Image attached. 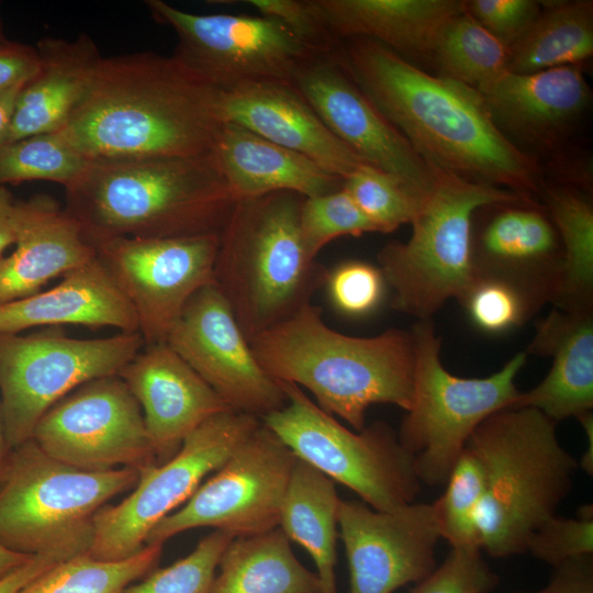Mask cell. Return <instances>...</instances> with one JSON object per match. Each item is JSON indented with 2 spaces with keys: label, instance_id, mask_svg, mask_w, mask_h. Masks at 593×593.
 <instances>
[{
  "label": "cell",
  "instance_id": "cell-1",
  "mask_svg": "<svg viewBox=\"0 0 593 593\" xmlns=\"http://www.w3.org/2000/svg\"><path fill=\"white\" fill-rule=\"evenodd\" d=\"M334 54L429 165L524 198L537 190L535 163L496 126L475 89L433 76L369 38L342 40Z\"/></svg>",
  "mask_w": 593,
  "mask_h": 593
},
{
  "label": "cell",
  "instance_id": "cell-2",
  "mask_svg": "<svg viewBox=\"0 0 593 593\" xmlns=\"http://www.w3.org/2000/svg\"><path fill=\"white\" fill-rule=\"evenodd\" d=\"M220 96L174 55L101 57L56 133L89 161L203 155L224 123Z\"/></svg>",
  "mask_w": 593,
  "mask_h": 593
},
{
  "label": "cell",
  "instance_id": "cell-3",
  "mask_svg": "<svg viewBox=\"0 0 593 593\" xmlns=\"http://www.w3.org/2000/svg\"><path fill=\"white\" fill-rule=\"evenodd\" d=\"M249 344L272 379L305 388L322 410L357 432L366 426L367 410L373 404L404 411L411 406V332L391 328L372 337L345 335L331 328L311 302Z\"/></svg>",
  "mask_w": 593,
  "mask_h": 593
},
{
  "label": "cell",
  "instance_id": "cell-4",
  "mask_svg": "<svg viewBox=\"0 0 593 593\" xmlns=\"http://www.w3.org/2000/svg\"><path fill=\"white\" fill-rule=\"evenodd\" d=\"M65 198L90 243L220 234L236 202L211 152L89 161Z\"/></svg>",
  "mask_w": 593,
  "mask_h": 593
},
{
  "label": "cell",
  "instance_id": "cell-5",
  "mask_svg": "<svg viewBox=\"0 0 593 593\" xmlns=\"http://www.w3.org/2000/svg\"><path fill=\"white\" fill-rule=\"evenodd\" d=\"M556 425L538 410L507 407L485 418L466 444L483 471L475 523L480 548L492 557L525 552L530 535L571 491L579 462Z\"/></svg>",
  "mask_w": 593,
  "mask_h": 593
},
{
  "label": "cell",
  "instance_id": "cell-6",
  "mask_svg": "<svg viewBox=\"0 0 593 593\" xmlns=\"http://www.w3.org/2000/svg\"><path fill=\"white\" fill-rule=\"evenodd\" d=\"M303 197L273 192L235 202L222 231L214 283L250 342L311 303L327 271L304 248Z\"/></svg>",
  "mask_w": 593,
  "mask_h": 593
},
{
  "label": "cell",
  "instance_id": "cell-7",
  "mask_svg": "<svg viewBox=\"0 0 593 593\" xmlns=\"http://www.w3.org/2000/svg\"><path fill=\"white\" fill-rule=\"evenodd\" d=\"M434 168V183L411 222L410 238L389 243L378 254L392 306L417 321H430L447 300H459L472 283L471 227L477 210L524 199Z\"/></svg>",
  "mask_w": 593,
  "mask_h": 593
},
{
  "label": "cell",
  "instance_id": "cell-8",
  "mask_svg": "<svg viewBox=\"0 0 593 593\" xmlns=\"http://www.w3.org/2000/svg\"><path fill=\"white\" fill-rule=\"evenodd\" d=\"M133 468L87 471L45 454L31 438L11 449L0 482V546L24 555L86 544L96 513L137 483Z\"/></svg>",
  "mask_w": 593,
  "mask_h": 593
},
{
  "label": "cell",
  "instance_id": "cell-9",
  "mask_svg": "<svg viewBox=\"0 0 593 593\" xmlns=\"http://www.w3.org/2000/svg\"><path fill=\"white\" fill-rule=\"evenodd\" d=\"M413 396L398 433L413 457L422 484H446L474 429L519 395L515 379L527 359L521 351L485 378H461L445 369L440 339L430 321L413 326Z\"/></svg>",
  "mask_w": 593,
  "mask_h": 593
},
{
  "label": "cell",
  "instance_id": "cell-10",
  "mask_svg": "<svg viewBox=\"0 0 593 593\" xmlns=\"http://www.w3.org/2000/svg\"><path fill=\"white\" fill-rule=\"evenodd\" d=\"M287 402L261 422L301 460L357 493L377 511L415 502L422 483L398 433L376 422L350 430L300 387L279 382Z\"/></svg>",
  "mask_w": 593,
  "mask_h": 593
},
{
  "label": "cell",
  "instance_id": "cell-11",
  "mask_svg": "<svg viewBox=\"0 0 593 593\" xmlns=\"http://www.w3.org/2000/svg\"><path fill=\"white\" fill-rule=\"evenodd\" d=\"M145 346L138 332L82 339L61 327L0 333V405L10 449L30 440L41 417L81 384L119 374Z\"/></svg>",
  "mask_w": 593,
  "mask_h": 593
},
{
  "label": "cell",
  "instance_id": "cell-12",
  "mask_svg": "<svg viewBox=\"0 0 593 593\" xmlns=\"http://www.w3.org/2000/svg\"><path fill=\"white\" fill-rule=\"evenodd\" d=\"M260 424L261 419L232 410L206 419L170 459L139 470L127 497L96 513L87 553L103 561L137 553L152 529L184 504Z\"/></svg>",
  "mask_w": 593,
  "mask_h": 593
},
{
  "label": "cell",
  "instance_id": "cell-13",
  "mask_svg": "<svg viewBox=\"0 0 593 593\" xmlns=\"http://www.w3.org/2000/svg\"><path fill=\"white\" fill-rule=\"evenodd\" d=\"M145 4L157 22L175 31L174 56L220 91L254 82L293 83L298 69L324 53L273 18L197 14L161 0Z\"/></svg>",
  "mask_w": 593,
  "mask_h": 593
},
{
  "label": "cell",
  "instance_id": "cell-14",
  "mask_svg": "<svg viewBox=\"0 0 593 593\" xmlns=\"http://www.w3.org/2000/svg\"><path fill=\"white\" fill-rule=\"evenodd\" d=\"M296 456L262 422L190 499L161 519L145 545H164L189 529L212 527L233 538L279 527Z\"/></svg>",
  "mask_w": 593,
  "mask_h": 593
},
{
  "label": "cell",
  "instance_id": "cell-15",
  "mask_svg": "<svg viewBox=\"0 0 593 593\" xmlns=\"http://www.w3.org/2000/svg\"><path fill=\"white\" fill-rule=\"evenodd\" d=\"M219 243L220 234L91 242L133 307L145 345L165 343L188 301L214 283Z\"/></svg>",
  "mask_w": 593,
  "mask_h": 593
},
{
  "label": "cell",
  "instance_id": "cell-16",
  "mask_svg": "<svg viewBox=\"0 0 593 593\" xmlns=\"http://www.w3.org/2000/svg\"><path fill=\"white\" fill-rule=\"evenodd\" d=\"M32 439L48 456L87 471L157 465L139 404L118 376L88 381L55 403Z\"/></svg>",
  "mask_w": 593,
  "mask_h": 593
},
{
  "label": "cell",
  "instance_id": "cell-17",
  "mask_svg": "<svg viewBox=\"0 0 593 593\" xmlns=\"http://www.w3.org/2000/svg\"><path fill=\"white\" fill-rule=\"evenodd\" d=\"M165 343L231 410L262 419L284 406L287 399L280 383L257 361L215 283L188 301Z\"/></svg>",
  "mask_w": 593,
  "mask_h": 593
},
{
  "label": "cell",
  "instance_id": "cell-18",
  "mask_svg": "<svg viewBox=\"0 0 593 593\" xmlns=\"http://www.w3.org/2000/svg\"><path fill=\"white\" fill-rule=\"evenodd\" d=\"M338 527L349 570L348 593H393L436 568L435 548L441 537L433 503L377 511L340 499Z\"/></svg>",
  "mask_w": 593,
  "mask_h": 593
},
{
  "label": "cell",
  "instance_id": "cell-19",
  "mask_svg": "<svg viewBox=\"0 0 593 593\" xmlns=\"http://www.w3.org/2000/svg\"><path fill=\"white\" fill-rule=\"evenodd\" d=\"M293 85L338 139L367 164L394 176L424 199L435 180L434 166L359 89L334 52L306 60L298 69Z\"/></svg>",
  "mask_w": 593,
  "mask_h": 593
},
{
  "label": "cell",
  "instance_id": "cell-20",
  "mask_svg": "<svg viewBox=\"0 0 593 593\" xmlns=\"http://www.w3.org/2000/svg\"><path fill=\"white\" fill-rule=\"evenodd\" d=\"M473 279H495L524 292L539 309L553 303L562 279V247L546 208L530 199L488 204L473 215Z\"/></svg>",
  "mask_w": 593,
  "mask_h": 593
},
{
  "label": "cell",
  "instance_id": "cell-21",
  "mask_svg": "<svg viewBox=\"0 0 593 593\" xmlns=\"http://www.w3.org/2000/svg\"><path fill=\"white\" fill-rule=\"evenodd\" d=\"M118 376L139 404L152 447L163 462L202 423L231 411L166 343L145 345Z\"/></svg>",
  "mask_w": 593,
  "mask_h": 593
},
{
  "label": "cell",
  "instance_id": "cell-22",
  "mask_svg": "<svg viewBox=\"0 0 593 593\" xmlns=\"http://www.w3.org/2000/svg\"><path fill=\"white\" fill-rule=\"evenodd\" d=\"M220 107L223 122L301 154L342 180L367 164L328 130L293 83L254 82L221 91Z\"/></svg>",
  "mask_w": 593,
  "mask_h": 593
},
{
  "label": "cell",
  "instance_id": "cell-23",
  "mask_svg": "<svg viewBox=\"0 0 593 593\" xmlns=\"http://www.w3.org/2000/svg\"><path fill=\"white\" fill-rule=\"evenodd\" d=\"M15 249L0 257V305L41 292L97 257L81 224L51 195L15 202Z\"/></svg>",
  "mask_w": 593,
  "mask_h": 593
},
{
  "label": "cell",
  "instance_id": "cell-24",
  "mask_svg": "<svg viewBox=\"0 0 593 593\" xmlns=\"http://www.w3.org/2000/svg\"><path fill=\"white\" fill-rule=\"evenodd\" d=\"M68 324L138 332L133 307L98 257L65 273L52 289L0 305V333Z\"/></svg>",
  "mask_w": 593,
  "mask_h": 593
},
{
  "label": "cell",
  "instance_id": "cell-25",
  "mask_svg": "<svg viewBox=\"0 0 593 593\" xmlns=\"http://www.w3.org/2000/svg\"><path fill=\"white\" fill-rule=\"evenodd\" d=\"M525 353L551 357L552 365L544 380L519 392L511 407L538 410L555 423L592 412L593 311L555 307L538 323Z\"/></svg>",
  "mask_w": 593,
  "mask_h": 593
},
{
  "label": "cell",
  "instance_id": "cell-26",
  "mask_svg": "<svg viewBox=\"0 0 593 593\" xmlns=\"http://www.w3.org/2000/svg\"><path fill=\"white\" fill-rule=\"evenodd\" d=\"M210 152L235 201L282 191L310 198L343 187L307 157L235 123L222 124Z\"/></svg>",
  "mask_w": 593,
  "mask_h": 593
},
{
  "label": "cell",
  "instance_id": "cell-27",
  "mask_svg": "<svg viewBox=\"0 0 593 593\" xmlns=\"http://www.w3.org/2000/svg\"><path fill=\"white\" fill-rule=\"evenodd\" d=\"M478 92L504 134L530 141H545L560 132L589 100L588 83L575 66L529 74L507 70Z\"/></svg>",
  "mask_w": 593,
  "mask_h": 593
},
{
  "label": "cell",
  "instance_id": "cell-28",
  "mask_svg": "<svg viewBox=\"0 0 593 593\" xmlns=\"http://www.w3.org/2000/svg\"><path fill=\"white\" fill-rule=\"evenodd\" d=\"M331 35L373 40L399 55L429 56L445 25L465 10L459 0H313Z\"/></svg>",
  "mask_w": 593,
  "mask_h": 593
},
{
  "label": "cell",
  "instance_id": "cell-29",
  "mask_svg": "<svg viewBox=\"0 0 593 593\" xmlns=\"http://www.w3.org/2000/svg\"><path fill=\"white\" fill-rule=\"evenodd\" d=\"M36 51L38 68L19 93L5 144L59 131L86 94L102 57L85 33L76 40L43 38Z\"/></svg>",
  "mask_w": 593,
  "mask_h": 593
},
{
  "label": "cell",
  "instance_id": "cell-30",
  "mask_svg": "<svg viewBox=\"0 0 593 593\" xmlns=\"http://www.w3.org/2000/svg\"><path fill=\"white\" fill-rule=\"evenodd\" d=\"M217 569L209 593H324L317 573L298 560L279 527L233 538Z\"/></svg>",
  "mask_w": 593,
  "mask_h": 593
},
{
  "label": "cell",
  "instance_id": "cell-31",
  "mask_svg": "<svg viewBox=\"0 0 593 593\" xmlns=\"http://www.w3.org/2000/svg\"><path fill=\"white\" fill-rule=\"evenodd\" d=\"M340 499L335 482L299 459L283 499L279 528L301 545L316 564L324 593H337L335 566Z\"/></svg>",
  "mask_w": 593,
  "mask_h": 593
},
{
  "label": "cell",
  "instance_id": "cell-32",
  "mask_svg": "<svg viewBox=\"0 0 593 593\" xmlns=\"http://www.w3.org/2000/svg\"><path fill=\"white\" fill-rule=\"evenodd\" d=\"M546 4V3H545ZM510 49L507 70L529 74L577 66L593 54V2H550Z\"/></svg>",
  "mask_w": 593,
  "mask_h": 593
},
{
  "label": "cell",
  "instance_id": "cell-33",
  "mask_svg": "<svg viewBox=\"0 0 593 593\" xmlns=\"http://www.w3.org/2000/svg\"><path fill=\"white\" fill-rule=\"evenodd\" d=\"M545 208L562 247V279L553 301L566 312L593 309V208L579 191L552 186L544 192Z\"/></svg>",
  "mask_w": 593,
  "mask_h": 593
},
{
  "label": "cell",
  "instance_id": "cell-34",
  "mask_svg": "<svg viewBox=\"0 0 593 593\" xmlns=\"http://www.w3.org/2000/svg\"><path fill=\"white\" fill-rule=\"evenodd\" d=\"M430 57L440 76L479 91L507 71L510 48L465 9L445 25Z\"/></svg>",
  "mask_w": 593,
  "mask_h": 593
},
{
  "label": "cell",
  "instance_id": "cell-35",
  "mask_svg": "<svg viewBox=\"0 0 593 593\" xmlns=\"http://www.w3.org/2000/svg\"><path fill=\"white\" fill-rule=\"evenodd\" d=\"M161 551V545H145L137 553L119 561L80 553L55 564L19 593H121L154 569Z\"/></svg>",
  "mask_w": 593,
  "mask_h": 593
},
{
  "label": "cell",
  "instance_id": "cell-36",
  "mask_svg": "<svg viewBox=\"0 0 593 593\" xmlns=\"http://www.w3.org/2000/svg\"><path fill=\"white\" fill-rule=\"evenodd\" d=\"M88 164L58 133L37 134L0 147V186L44 180L66 188Z\"/></svg>",
  "mask_w": 593,
  "mask_h": 593
},
{
  "label": "cell",
  "instance_id": "cell-37",
  "mask_svg": "<svg viewBox=\"0 0 593 593\" xmlns=\"http://www.w3.org/2000/svg\"><path fill=\"white\" fill-rule=\"evenodd\" d=\"M446 485L445 493L433 503L440 537L452 548H480L475 517L483 496L484 477L480 462L466 448Z\"/></svg>",
  "mask_w": 593,
  "mask_h": 593
},
{
  "label": "cell",
  "instance_id": "cell-38",
  "mask_svg": "<svg viewBox=\"0 0 593 593\" xmlns=\"http://www.w3.org/2000/svg\"><path fill=\"white\" fill-rule=\"evenodd\" d=\"M343 188L378 233H390L415 217L423 199L394 176L369 164L357 167Z\"/></svg>",
  "mask_w": 593,
  "mask_h": 593
},
{
  "label": "cell",
  "instance_id": "cell-39",
  "mask_svg": "<svg viewBox=\"0 0 593 593\" xmlns=\"http://www.w3.org/2000/svg\"><path fill=\"white\" fill-rule=\"evenodd\" d=\"M299 226L305 251L313 259L335 238L377 232L343 187L325 194L304 198Z\"/></svg>",
  "mask_w": 593,
  "mask_h": 593
},
{
  "label": "cell",
  "instance_id": "cell-40",
  "mask_svg": "<svg viewBox=\"0 0 593 593\" xmlns=\"http://www.w3.org/2000/svg\"><path fill=\"white\" fill-rule=\"evenodd\" d=\"M232 539L230 534L214 529L188 556L150 572L121 593H209L221 556Z\"/></svg>",
  "mask_w": 593,
  "mask_h": 593
},
{
  "label": "cell",
  "instance_id": "cell-41",
  "mask_svg": "<svg viewBox=\"0 0 593 593\" xmlns=\"http://www.w3.org/2000/svg\"><path fill=\"white\" fill-rule=\"evenodd\" d=\"M471 321L488 333H502L527 322L539 307L516 287L474 278L459 299Z\"/></svg>",
  "mask_w": 593,
  "mask_h": 593
},
{
  "label": "cell",
  "instance_id": "cell-42",
  "mask_svg": "<svg viewBox=\"0 0 593 593\" xmlns=\"http://www.w3.org/2000/svg\"><path fill=\"white\" fill-rule=\"evenodd\" d=\"M526 551L537 559L558 567L571 559L593 552L592 506L581 507L577 518L552 516L530 535Z\"/></svg>",
  "mask_w": 593,
  "mask_h": 593
},
{
  "label": "cell",
  "instance_id": "cell-43",
  "mask_svg": "<svg viewBox=\"0 0 593 593\" xmlns=\"http://www.w3.org/2000/svg\"><path fill=\"white\" fill-rule=\"evenodd\" d=\"M333 306L347 316H362L380 304L385 281L368 262L349 260L327 271L325 283Z\"/></svg>",
  "mask_w": 593,
  "mask_h": 593
},
{
  "label": "cell",
  "instance_id": "cell-44",
  "mask_svg": "<svg viewBox=\"0 0 593 593\" xmlns=\"http://www.w3.org/2000/svg\"><path fill=\"white\" fill-rule=\"evenodd\" d=\"M497 581L480 548H452L443 563L410 593H488Z\"/></svg>",
  "mask_w": 593,
  "mask_h": 593
},
{
  "label": "cell",
  "instance_id": "cell-45",
  "mask_svg": "<svg viewBox=\"0 0 593 593\" xmlns=\"http://www.w3.org/2000/svg\"><path fill=\"white\" fill-rule=\"evenodd\" d=\"M541 4L534 0H469L466 11L510 49L538 19Z\"/></svg>",
  "mask_w": 593,
  "mask_h": 593
},
{
  "label": "cell",
  "instance_id": "cell-46",
  "mask_svg": "<svg viewBox=\"0 0 593 593\" xmlns=\"http://www.w3.org/2000/svg\"><path fill=\"white\" fill-rule=\"evenodd\" d=\"M262 16L283 23L299 38L320 52L333 53L338 44L323 26L313 0H247Z\"/></svg>",
  "mask_w": 593,
  "mask_h": 593
},
{
  "label": "cell",
  "instance_id": "cell-47",
  "mask_svg": "<svg viewBox=\"0 0 593 593\" xmlns=\"http://www.w3.org/2000/svg\"><path fill=\"white\" fill-rule=\"evenodd\" d=\"M88 545L74 544L33 555V557L0 578V593H19L25 585L38 575L54 567L80 553H86Z\"/></svg>",
  "mask_w": 593,
  "mask_h": 593
},
{
  "label": "cell",
  "instance_id": "cell-48",
  "mask_svg": "<svg viewBox=\"0 0 593 593\" xmlns=\"http://www.w3.org/2000/svg\"><path fill=\"white\" fill-rule=\"evenodd\" d=\"M38 63L35 48L0 40V92L27 81Z\"/></svg>",
  "mask_w": 593,
  "mask_h": 593
},
{
  "label": "cell",
  "instance_id": "cell-49",
  "mask_svg": "<svg viewBox=\"0 0 593 593\" xmlns=\"http://www.w3.org/2000/svg\"><path fill=\"white\" fill-rule=\"evenodd\" d=\"M556 569L550 583L533 593H593L591 556L571 559Z\"/></svg>",
  "mask_w": 593,
  "mask_h": 593
},
{
  "label": "cell",
  "instance_id": "cell-50",
  "mask_svg": "<svg viewBox=\"0 0 593 593\" xmlns=\"http://www.w3.org/2000/svg\"><path fill=\"white\" fill-rule=\"evenodd\" d=\"M14 206L12 194L0 186V257L2 253L14 244Z\"/></svg>",
  "mask_w": 593,
  "mask_h": 593
},
{
  "label": "cell",
  "instance_id": "cell-51",
  "mask_svg": "<svg viewBox=\"0 0 593 593\" xmlns=\"http://www.w3.org/2000/svg\"><path fill=\"white\" fill-rule=\"evenodd\" d=\"M25 82L19 83L8 90L0 92V147L3 146L7 142L15 109V103L19 93Z\"/></svg>",
  "mask_w": 593,
  "mask_h": 593
},
{
  "label": "cell",
  "instance_id": "cell-52",
  "mask_svg": "<svg viewBox=\"0 0 593 593\" xmlns=\"http://www.w3.org/2000/svg\"><path fill=\"white\" fill-rule=\"evenodd\" d=\"M582 427L584 428L588 446L582 458L580 459L579 467L588 474L593 473V415L592 412H588L578 417Z\"/></svg>",
  "mask_w": 593,
  "mask_h": 593
},
{
  "label": "cell",
  "instance_id": "cell-53",
  "mask_svg": "<svg viewBox=\"0 0 593 593\" xmlns=\"http://www.w3.org/2000/svg\"><path fill=\"white\" fill-rule=\"evenodd\" d=\"M33 555L8 550L0 546V578L29 561Z\"/></svg>",
  "mask_w": 593,
  "mask_h": 593
},
{
  "label": "cell",
  "instance_id": "cell-54",
  "mask_svg": "<svg viewBox=\"0 0 593 593\" xmlns=\"http://www.w3.org/2000/svg\"><path fill=\"white\" fill-rule=\"evenodd\" d=\"M11 449L7 443L0 405V482L3 478Z\"/></svg>",
  "mask_w": 593,
  "mask_h": 593
}]
</instances>
